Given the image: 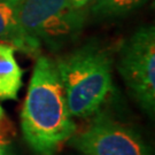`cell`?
<instances>
[{
  "label": "cell",
  "mask_w": 155,
  "mask_h": 155,
  "mask_svg": "<svg viewBox=\"0 0 155 155\" xmlns=\"http://www.w3.org/2000/svg\"><path fill=\"white\" fill-rule=\"evenodd\" d=\"M69 143L83 155H152L134 129L98 111L84 129L75 131Z\"/></svg>",
  "instance_id": "5b68a950"
},
{
  "label": "cell",
  "mask_w": 155,
  "mask_h": 155,
  "mask_svg": "<svg viewBox=\"0 0 155 155\" xmlns=\"http://www.w3.org/2000/svg\"><path fill=\"white\" fill-rule=\"evenodd\" d=\"M118 71L141 109L155 110V28L145 25L125 39L118 51Z\"/></svg>",
  "instance_id": "277c9868"
},
{
  "label": "cell",
  "mask_w": 155,
  "mask_h": 155,
  "mask_svg": "<svg viewBox=\"0 0 155 155\" xmlns=\"http://www.w3.org/2000/svg\"><path fill=\"white\" fill-rule=\"evenodd\" d=\"M148 0H92L91 12L95 17L114 18L127 15Z\"/></svg>",
  "instance_id": "ba28073f"
},
{
  "label": "cell",
  "mask_w": 155,
  "mask_h": 155,
  "mask_svg": "<svg viewBox=\"0 0 155 155\" xmlns=\"http://www.w3.org/2000/svg\"><path fill=\"white\" fill-rule=\"evenodd\" d=\"M72 117L99 111L113 89L111 58L105 47L87 43L55 60Z\"/></svg>",
  "instance_id": "7a4b0ae2"
},
{
  "label": "cell",
  "mask_w": 155,
  "mask_h": 155,
  "mask_svg": "<svg viewBox=\"0 0 155 155\" xmlns=\"http://www.w3.org/2000/svg\"><path fill=\"white\" fill-rule=\"evenodd\" d=\"M20 24L37 47L58 51L81 35L86 9L74 7L70 0H21Z\"/></svg>",
  "instance_id": "3957f363"
},
{
  "label": "cell",
  "mask_w": 155,
  "mask_h": 155,
  "mask_svg": "<svg viewBox=\"0 0 155 155\" xmlns=\"http://www.w3.org/2000/svg\"><path fill=\"white\" fill-rule=\"evenodd\" d=\"M21 127L38 155H54L77 130L68 108L55 61L38 56L24 100Z\"/></svg>",
  "instance_id": "6da1fadb"
},
{
  "label": "cell",
  "mask_w": 155,
  "mask_h": 155,
  "mask_svg": "<svg viewBox=\"0 0 155 155\" xmlns=\"http://www.w3.org/2000/svg\"><path fill=\"white\" fill-rule=\"evenodd\" d=\"M21 0H0V43L13 46L30 56H37L40 48L24 35L20 24Z\"/></svg>",
  "instance_id": "8992f818"
},
{
  "label": "cell",
  "mask_w": 155,
  "mask_h": 155,
  "mask_svg": "<svg viewBox=\"0 0 155 155\" xmlns=\"http://www.w3.org/2000/svg\"><path fill=\"white\" fill-rule=\"evenodd\" d=\"M0 155H9V148L4 138L0 136Z\"/></svg>",
  "instance_id": "30bf717a"
},
{
  "label": "cell",
  "mask_w": 155,
  "mask_h": 155,
  "mask_svg": "<svg viewBox=\"0 0 155 155\" xmlns=\"http://www.w3.org/2000/svg\"><path fill=\"white\" fill-rule=\"evenodd\" d=\"M74 7L76 8H79V9H85L86 6L91 4L92 0H70Z\"/></svg>",
  "instance_id": "9c48e42d"
},
{
  "label": "cell",
  "mask_w": 155,
  "mask_h": 155,
  "mask_svg": "<svg viewBox=\"0 0 155 155\" xmlns=\"http://www.w3.org/2000/svg\"><path fill=\"white\" fill-rule=\"evenodd\" d=\"M4 118H5V111H4V109H2L1 106H0V124L4 121Z\"/></svg>",
  "instance_id": "8fae6325"
},
{
  "label": "cell",
  "mask_w": 155,
  "mask_h": 155,
  "mask_svg": "<svg viewBox=\"0 0 155 155\" xmlns=\"http://www.w3.org/2000/svg\"><path fill=\"white\" fill-rule=\"evenodd\" d=\"M23 71L15 58V48L0 43V99H17L22 86Z\"/></svg>",
  "instance_id": "52a82bcc"
}]
</instances>
